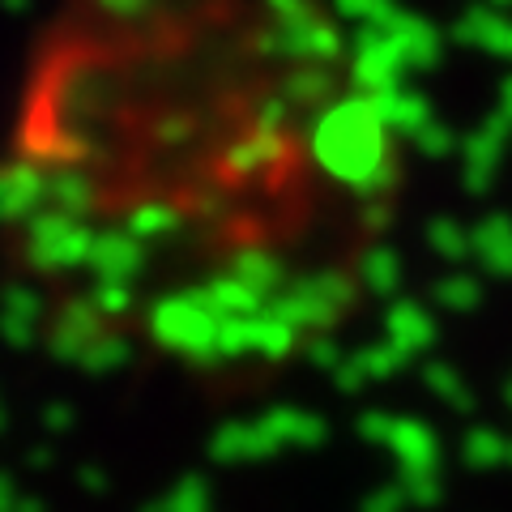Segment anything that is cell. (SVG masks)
Instances as JSON below:
<instances>
[{"label":"cell","instance_id":"cell-1","mask_svg":"<svg viewBox=\"0 0 512 512\" xmlns=\"http://www.w3.org/2000/svg\"><path fill=\"white\" fill-rule=\"evenodd\" d=\"M397 133L312 0H77L9 158V235L73 350L261 372L359 303Z\"/></svg>","mask_w":512,"mask_h":512}]
</instances>
